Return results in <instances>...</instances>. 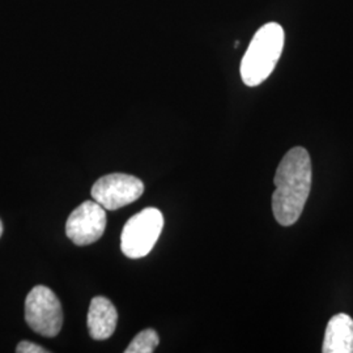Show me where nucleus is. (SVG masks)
I'll return each instance as SVG.
<instances>
[{
  "label": "nucleus",
  "mask_w": 353,
  "mask_h": 353,
  "mask_svg": "<svg viewBox=\"0 0 353 353\" xmlns=\"http://www.w3.org/2000/svg\"><path fill=\"white\" fill-rule=\"evenodd\" d=\"M312 160L303 147H294L283 157L274 179L272 211L280 225H293L303 214L312 189Z\"/></svg>",
  "instance_id": "1"
},
{
  "label": "nucleus",
  "mask_w": 353,
  "mask_h": 353,
  "mask_svg": "<svg viewBox=\"0 0 353 353\" xmlns=\"http://www.w3.org/2000/svg\"><path fill=\"white\" fill-rule=\"evenodd\" d=\"M284 30L276 23L262 26L241 61V77L248 87L262 84L272 74L284 48Z\"/></svg>",
  "instance_id": "2"
},
{
  "label": "nucleus",
  "mask_w": 353,
  "mask_h": 353,
  "mask_svg": "<svg viewBox=\"0 0 353 353\" xmlns=\"http://www.w3.org/2000/svg\"><path fill=\"white\" fill-rule=\"evenodd\" d=\"M164 228V216L157 208L148 207L134 214L123 227L121 249L127 258L139 259L148 255Z\"/></svg>",
  "instance_id": "3"
},
{
  "label": "nucleus",
  "mask_w": 353,
  "mask_h": 353,
  "mask_svg": "<svg viewBox=\"0 0 353 353\" xmlns=\"http://www.w3.org/2000/svg\"><path fill=\"white\" fill-rule=\"evenodd\" d=\"M26 319L28 326L42 336L52 338L61 332L63 325L62 305L50 288L37 285L29 292L26 300Z\"/></svg>",
  "instance_id": "4"
},
{
  "label": "nucleus",
  "mask_w": 353,
  "mask_h": 353,
  "mask_svg": "<svg viewBox=\"0 0 353 353\" xmlns=\"http://www.w3.org/2000/svg\"><path fill=\"white\" fill-rule=\"evenodd\" d=\"M144 192V183L137 176L113 173L103 176L93 185L92 198L106 211H117L138 201Z\"/></svg>",
  "instance_id": "5"
},
{
  "label": "nucleus",
  "mask_w": 353,
  "mask_h": 353,
  "mask_svg": "<svg viewBox=\"0 0 353 353\" xmlns=\"http://www.w3.org/2000/svg\"><path fill=\"white\" fill-rule=\"evenodd\" d=\"M105 211L96 201L81 203L65 223L67 237L77 246H85L100 240L106 229Z\"/></svg>",
  "instance_id": "6"
},
{
  "label": "nucleus",
  "mask_w": 353,
  "mask_h": 353,
  "mask_svg": "<svg viewBox=\"0 0 353 353\" xmlns=\"http://www.w3.org/2000/svg\"><path fill=\"white\" fill-rule=\"evenodd\" d=\"M87 322L89 334L94 341H106L113 335L117 327V309L106 297H94L90 301Z\"/></svg>",
  "instance_id": "7"
},
{
  "label": "nucleus",
  "mask_w": 353,
  "mask_h": 353,
  "mask_svg": "<svg viewBox=\"0 0 353 353\" xmlns=\"http://www.w3.org/2000/svg\"><path fill=\"white\" fill-rule=\"evenodd\" d=\"M323 353H353V319L348 314L339 313L328 321Z\"/></svg>",
  "instance_id": "8"
},
{
  "label": "nucleus",
  "mask_w": 353,
  "mask_h": 353,
  "mask_svg": "<svg viewBox=\"0 0 353 353\" xmlns=\"http://www.w3.org/2000/svg\"><path fill=\"white\" fill-rule=\"evenodd\" d=\"M160 343L157 332L152 328L143 330L132 341L128 344L125 352L126 353H152Z\"/></svg>",
  "instance_id": "9"
},
{
  "label": "nucleus",
  "mask_w": 353,
  "mask_h": 353,
  "mask_svg": "<svg viewBox=\"0 0 353 353\" xmlns=\"http://www.w3.org/2000/svg\"><path fill=\"white\" fill-rule=\"evenodd\" d=\"M17 353H46L48 351L45 348H42L41 345L34 344L32 341H21L19 343L17 348H16Z\"/></svg>",
  "instance_id": "10"
},
{
  "label": "nucleus",
  "mask_w": 353,
  "mask_h": 353,
  "mask_svg": "<svg viewBox=\"0 0 353 353\" xmlns=\"http://www.w3.org/2000/svg\"><path fill=\"white\" fill-rule=\"evenodd\" d=\"M1 234H3V224H1V221H0V237H1Z\"/></svg>",
  "instance_id": "11"
}]
</instances>
